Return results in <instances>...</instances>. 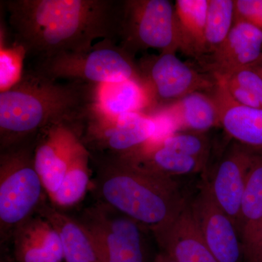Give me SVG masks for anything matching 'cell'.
Wrapping results in <instances>:
<instances>
[{
    "label": "cell",
    "mask_w": 262,
    "mask_h": 262,
    "mask_svg": "<svg viewBox=\"0 0 262 262\" xmlns=\"http://www.w3.org/2000/svg\"><path fill=\"white\" fill-rule=\"evenodd\" d=\"M262 59V29L244 20L233 27L220 48L202 60L203 68L214 78L256 65Z\"/></svg>",
    "instance_id": "cell-13"
},
{
    "label": "cell",
    "mask_w": 262,
    "mask_h": 262,
    "mask_svg": "<svg viewBox=\"0 0 262 262\" xmlns=\"http://www.w3.org/2000/svg\"><path fill=\"white\" fill-rule=\"evenodd\" d=\"M16 262H62L63 247L59 234L40 215L35 214L13 234Z\"/></svg>",
    "instance_id": "cell-17"
},
{
    "label": "cell",
    "mask_w": 262,
    "mask_h": 262,
    "mask_svg": "<svg viewBox=\"0 0 262 262\" xmlns=\"http://www.w3.org/2000/svg\"><path fill=\"white\" fill-rule=\"evenodd\" d=\"M124 157L144 168L170 178L204 173L208 163L164 147L153 140L137 152Z\"/></svg>",
    "instance_id": "cell-22"
},
{
    "label": "cell",
    "mask_w": 262,
    "mask_h": 262,
    "mask_svg": "<svg viewBox=\"0 0 262 262\" xmlns=\"http://www.w3.org/2000/svg\"><path fill=\"white\" fill-rule=\"evenodd\" d=\"M13 46L36 62L118 40L122 0H5Z\"/></svg>",
    "instance_id": "cell-1"
},
{
    "label": "cell",
    "mask_w": 262,
    "mask_h": 262,
    "mask_svg": "<svg viewBox=\"0 0 262 262\" xmlns=\"http://www.w3.org/2000/svg\"><path fill=\"white\" fill-rule=\"evenodd\" d=\"M252 67L253 68L256 69L262 76V59L258 63H256V65L252 66Z\"/></svg>",
    "instance_id": "cell-30"
},
{
    "label": "cell",
    "mask_w": 262,
    "mask_h": 262,
    "mask_svg": "<svg viewBox=\"0 0 262 262\" xmlns=\"http://www.w3.org/2000/svg\"><path fill=\"white\" fill-rule=\"evenodd\" d=\"M234 21V0H209L203 59L220 47L233 27Z\"/></svg>",
    "instance_id": "cell-24"
},
{
    "label": "cell",
    "mask_w": 262,
    "mask_h": 262,
    "mask_svg": "<svg viewBox=\"0 0 262 262\" xmlns=\"http://www.w3.org/2000/svg\"><path fill=\"white\" fill-rule=\"evenodd\" d=\"M91 153L81 142L75 150L60 187L50 196V203L58 209H67L80 203L91 184Z\"/></svg>",
    "instance_id": "cell-23"
},
{
    "label": "cell",
    "mask_w": 262,
    "mask_h": 262,
    "mask_svg": "<svg viewBox=\"0 0 262 262\" xmlns=\"http://www.w3.org/2000/svg\"><path fill=\"white\" fill-rule=\"evenodd\" d=\"M160 111L168 114L175 125L185 131L206 133L220 126V112L211 93H192Z\"/></svg>",
    "instance_id": "cell-20"
},
{
    "label": "cell",
    "mask_w": 262,
    "mask_h": 262,
    "mask_svg": "<svg viewBox=\"0 0 262 262\" xmlns=\"http://www.w3.org/2000/svg\"><path fill=\"white\" fill-rule=\"evenodd\" d=\"M37 136L0 149L1 242L37 214L48 196L34 164Z\"/></svg>",
    "instance_id": "cell-4"
},
{
    "label": "cell",
    "mask_w": 262,
    "mask_h": 262,
    "mask_svg": "<svg viewBox=\"0 0 262 262\" xmlns=\"http://www.w3.org/2000/svg\"><path fill=\"white\" fill-rule=\"evenodd\" d=\"M151 99L141 80H128L96 85L93 112L107 117L149 114Z\"/></svg>",
    "instance_id": "cell-18"
},
{
    "label": "cell",
    "mask_w": 262,
    "mask_h": 262,
    "mask_svg": "<svg viewBox=\"0 0 262 262\" xmlns=\"http://www.w3.org/2000/svg\"><path fill=\"white\" fill-rule=\"evenodd\" d=\"M160 125L158 117L149 114L107 117L92 111L80 139L92 154L127 156L137 152L158 137Z\"/></svg>",
    "instance_id": "cell-8"
},
{
    "label": "cell",
    "mask_w": 262,
    "mask_h": 262,
    "mask_svg": "<svg viewBox=\"0 0 262 262\" xmlns=\"http://www.w3.org/2000/svg\"><path fill=\"white\" fill-rule=\"evenodd\" d=\"M259 262H262V233H261V246H260Z\"/></svg>",
    "instance_id": "cell-31"
},
{
    "label": "cell",
    "mask_w": 262,
    "mask_h": 262,
    "mask_svg": "<svg viewBox=\"0 0 262 262\" xmlns=\"http://www.w3.org/2000/svg\"><path fill=\"white\" fill-rule=\"evenodd\" d=\"M237 229L244 249V262H259L262 233V154L250 169L241 208Z\"/></svg>",
    "instance_id": "cell-16"
},
{
    "label": "cell",
    "mask_w": 262,
    "mask_h": 262,
    "mask_svg": "<svg viewBox=\"0 0 262 262\" xmlns=\"http://www.w3.org/2000/svg\"><path fill=\"white\" fill-rule=\"evenodd\" d=\"M33 70L53 80H80L96 84L141 80L134 57L116 41L102 39L89 51L67 53L34 63Z\"/></svg>",
    "instance_id": "cell-5"
},
{
    "label": "cell",
    "mask_w": 262,
    "mask_h": 262,
    "mask_svg": "<svg viewBox=\"0 0 262 262\" xmlns=\"http://www.w3.org/2000/svg\"><path fill=\"white\" fill-rule=\"evenodd\" d=\"M96 84L61 82L32 68L0 93V149L65 123L82 131L93 111Z\"/></svg>",
    "instance_id": "cell-2"
},
{
    "label": "cell",
    "mask_w": 262,
    "mask_h": 262,
    "mask_svg": "<svg viewBox=\"0 0 262 262\" xmlns=\"http://www.w3.org/2000/svg\"><path fill=\"white\" fill-rule=\"evenodd\" d=\"M152 234L160 251L176 262H219L196 225L190 201L171 222Z\"/></svg>",
    "instance_id": "cell-14"
},
{
    "label": "cell",
    "mask_w": 262,
    "mask_h": 262,
    "mask_svg": "<svg viewBox=\"0 0 262 262\" xmlns=\"http://www.w3.org/2000/svg\"><path fill=\"white\" fill-rule=\"evenodd\" d=\"M209 0H177L174 3L179 51L203 59Z\"/></svg>",
    "instance_id": "cell-21"
},
{
    "label": "cell",
    "mask_w": 262,
    "mask_h": 262,
    "mask_svg": "<svg viewBox=\"0 0 262 262\" xmlns=\"http://www.w3.org/2000/svg\"><path fill=\"white\" fill-rule=\"evenodd\" d=\"M82 131L65 123L56 124L38 134L34 164L48 198L60 187L72 156L81 144Z\"/></svg>",
    "instance_id": "cell-12"
},
{
    "label": "cell",
    "mask_w": 262,
    "mask_h": 262,
    "mask_svg": "<svg viewBox=\"0 0 262 262\" xmlns=\"http://www.w3.org/2000/svg\"><path fill=\"white\" fill-rule=\"evenodd\" d=\"M94 241L101 262H150L149 229L96 202L80 219Z\"/></svg>",
    "instance_id": "cell-6"
},
{
    "label": "cell",
    "mask_w": 262,
    "mask_h": 262,
    "mask_svg": "<svg viewBox=\"0 0 262 262\" xmlns=\"http://www.w3.org/2000/svg\"><path fill=\"white\" fill-rule=\"evenodd\" d=\"M190 207L203 239L217 261L244 262V249L237 226L203 184L199 193L190 201Z\"/></svg>",
    "instance_id": "cell-11"
},
{
    "label": "cell",
    "mask_w": 262,
    "mask_h": 262,
    "mask_svg": "<svg viewBox=\"0 0 262 262\" xmlns=\"http://www.w3.org/2000/svg\"><path fill=\"white\" fill-rule=\"evenodd\" d=\"M24 58L23 52L13 46L6 48L1 45L0 51V89L1 92L6 91L21 77L22 61Z\"/></svg>",
    "instance_id": "cell-26"
},
{
    "label": "cell",
    "mask_w": 262,
    "mask_h": 262,
    "mask_svg": "<svg viewBox=\"0 0 262 262\" xmlns=\"http://www.w3.org/2000/svg\"><path fill=\"white\" fill-rule=\"evenodd\" d=\"M151 99L150 114L167 107L181 98L196 91L211 93L216 80L203 74L176 56L175 52L147 55L137 62Z\"/></svg>",
    "instance_id": "cell-9"
},
{
    "label": "cell",
    "mask_w": 262,
    "mask_h": 262,
    "mask_svg": "<svg viewBox=\"0 0 262 262\" xmlns=\"http://www.w3.org/2000/svg\"><path fill=\"white\" fill-rule=\"evenodd\" d=\"M97 202L127 215L151 234L176 218L188 200L173 178L141 166L127 157L91 153Z\"/></svg>",
    "instance_id": "cell-3"
},
{
    "label": "cell",
    "mask_w": 262,
    "mask_h": 262,
    "mask_svg": "<svg viewBox=\"0 0 262 262\" xmlns=\"http://www.w3.org/2000/svg\"><path fill=\"white\" fill-rule=\"evenodd\" d=\"M37 213L47 220L59 234L65 262H101L91 234L80 221L48 201L39 207Z\"/></svg>",
    "instance_id": "cell-19"
},
{
    "label": "cell",
    "mask_w": 262,
    "mask_h": 262,
    "mask_svg": "<svg viewBox=\"0 0 262 262\" xmlns=\"http://www.w3.org/2000/svg\"><path fill=\"white\" fill-rule=\"evenodd\" d=\"M214 79H227L232 81L251 93L262 106V76L253 67L241 69L231 75Z\"/></svg>",
    "instance_id": "cell-27"
},
{
    "label": "cell",
    "mask_w": 262,
    "mask_h": 262,
    "mask_svg": "<svg viewBox=\"0 0 262 262\" xmlns=\"http://www.w3.org/2000/svg\"><path fill=\"white\" fill-rule=\"evenodd\" d=\"M153 262H176L173 259H172L170 256H168L166 253L160 251L158 254L155 256L154 261Z\"/></svg>",
    "instance_id": "cell-29"
},
{
    "label": "cell",
    "mask_w": 262,
    "mask_h": 262,
    "mask_svg": "<svg viewBox=\"0 0 262 262\" xmlns=\"http://www.w3.org/2000/svg\"><path fill=\"white\" fill-rule=\"evenodd\" d=\"M117 44L134 58L149 48L177 53L174 4L168 0H122Z\"/></svg>",
    "instance_id": "cell-7"
},
{
    "label": "cell",
    "mask_w": 262,
    "mask_h": 262,
    "mask_svg": "<svg viewBox=\"0 0 262 262\" xmlns=\"http://www.w3.org/2000/svg\"><path fill=\"white\" fill-rule=\"evenodd\" d=\"M234 20H244L262 29V0H234Z\"/></svg>",
    "instance_id": "cell-28"
},
{
    "label": "cell",
    "mask_w": 262,
    "mask_h": 262,
    "mask_svg": "<svg viewBox=\"0 0 262 262\" xmlns=\"http://www.w3.org/2000/svg\"><path fill=\"white\" fill-rule=\"evenodd\" d=\"M153 141L180 154L209 162L212 144L206 133L174 131Z\"/></svg>",
    "instance_id": "cell-25"
},
{
    "label": "cell",
    "mask_w": 262,
    "mask_h": 262,
    "mask_svg": "<svg viewBox=\"0 0 262 262\" xmlns=\"http://www.w3.org/2000/svg\"><path fill=\"white\" fill-rule=\"evenodd\" d=\"M258 154L234 141L206 174L202 183L237 227L248 173Z\"/></svg>",
    "instance_id": "cell-10"
},
{
    "label": "cell",
    "mask_w": 262,
    "mask_h": 262,
    "mask_svg": "<svg viewBox=\"0 0 262 262\" xmlns=\"http://www.w3.org/2000/svg\"><path fill=\"white\" fill-rule=\"evenodd\" d=\"M220 112V126L234 142L262 154V108L239 104L222 84L211 91Z\"/></svg>",
    "instance_id": "cell-15"
}]
</instances>
